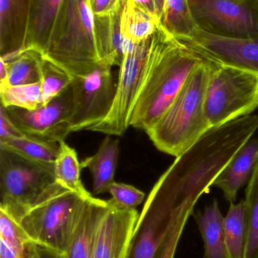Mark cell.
<instances>
[{
  "label": "cell",
  "instance_id": "cell-12",
  "mask_svg": "<svg viewBox=\"0 0 258 258\" xmlns=\"http://www.w3.org/2000/svg\"><path fill=\"white\" fill-rule=\"evenodd\" d=\"M2 107L11 122L26 136L59 143L65 141L71 133L69 120L73 107L71 85L48 104L34 110Z\"/></svg>",
  "mask_w": 258,
  "mask_h": 258
},
{
  "label": "cell",
  "instance_id": "cell-19",
  "mask_svg": "<svg viewBox=\"0 0 258 258\" xmlns=\"http://www.w3.org/2000/svg\"><path fill=\"white\" fill-rule=\"evenodd\" d=\"M65 0H31L25 49L43 55L56 17Z\"/></svg>",
  "mask_w": 258,
  "mask_h": 258
},
{
  "label": "cell",
  "instance_id": "cell-35",
  "mask_svg": "<svg viewBox=\"0 0 258 258\" xmlns=\"http://www.w3.org/2000/svg\"><path fill=\"white\" fill-rule=\"evenodd\" d=\"M22 133L11 122L3 107H0V141H6L11 138L22 136Z\"/></svg>",
  "mask_w": 258,
  "mask_h": 258
},
{
  "label": "cell",
  "instance_id": "cell-11",
  "mask_svg": "<svg viewBox=\"0 0 258 258\" xmlns=\"http://www.w3.org/2000/svg\"><path fill=\"white\" fill-rule=\"evenodd\" d=\"M203 60L258 76V37H233L197 27L187 37L177 39Z\"/></svg>",
  "mask_w": 258,
  "mask_h": 258
},
{
  "label": "cell",
  "instance_id": "cell-26",
  "mask_svg": "<svg viewBox=\"0 0 258 258\" xmlns=\"http://www.w3.org/2000/svg\"><path fill=\"white\" fill-rule=\"evenodd\" d=\"M161 24L176 39L190 36L198 27L189 0H165Z\"/></svg>",
  "mask_w": 258,
  "mask_h": 258
},
{
  "label": "cell",
  "instance_id": "cell-25",
  "mask_svg": "<svg viewBox=\"0 0 258 258\" xmlns=\"http://www.w3.org/2000/svg\"><path fill=\"white\" fill-rule=\"evenodd\" d=\"M160 25V21L154 17L124 0L121 28L124 36L133 43H139L148 39Z\"/></svg>",
  "mask_w": 258,
  "mask_h": 258
},
{
  "label": "cell",
  "instance_id": "cell-18",
  "mask_svg": "<svg viewBox=\"0 0 258 258\" xmlns=\"http://www.w3.org/2000/svg\"><path fill=\"white\" fill-rule=\"evenodd\" d=\"M120 141L106 137L95 155L81 162V168H88L92 176V188L95 194L109 192L115 182V175L119 157Z\"/></svg>",
  "mask_w": 258,
  "mask_h": 258
},
{
  "label": "cell",
  "instance_id": "cell-15",
  "mask_svg": "<svg viewBox=\"0 0 258 258\" xmlns=\"http://www.w3.org/2000/svg\"><path fill=\"white\" fill-rule=\"evenodd\" d=\"M124 3L110 15L94 16L95 42L102 65L121 67L126 54L134 45L124 36L121 28Z\"/></svg>",
  "mask_w": 258,
  "mask_h": 258
},
{
  "label": "cell",
  "instance_id": "cell-27",
  "mask_svg": "<svg viewBox=\"0 0 258 258\" xmlns=\"http://www.w3.org/2000/svg\"><path fill=\"white\" fill-rule=\"evenodd\" d=\"M247 239L244 258H258V162L245 190Z\"/></svg>",
  "mask_w": 258,
  "mask_h": 258
},
{
  "label": "cell",
  "instance_id": "cell-7",
  "mask_svg": "<svg viewBox=\"0 0 258 258\" xmlns=\"http://www.w3.org/2000/svg\"><path fill=\"white\" fill-rule=\"evenodd\" d=\"M56 182L54 170L0 147V209L17 222Z\"/></svg>",
  "mask_w": 258,
  "mask_h": 258
},
{
  "label": "cell",
  "instance_id": "cell-33",
  "mask_svg": "<svg viewBox=\"0 0 258 258\" xmlns=\"http://www.w3.org/2000/svg\"><path fill=\"white\" fill-rule=\"evenodd\" d=\"M124 2V0H87L93 16L110 15L118 10Z\"/></svg>",
  "mask_w": 258,
  "mask_h": 258
},
{
  "label": "cell",
  "instance_id": "cell-34",
  "mask_svg": "<svg viewBox=\"0 0 258 258\" xmlns=\"http://www.w3.org/2000/svg\"><path fill=\"white\" fill-rule=\"evenodd\" d=\"M128 3L149 14L158 21H162L165 10V0H127Z\"/></svg>",
  "mask_w": 258,
  "mask_h": 258
},
{
  "label": "cell",
  "instance_id": "cell-13",
  "mask_svg": "<svg viewBox=\"0 0 258 258\" xmlns=\"http://www.w3.org/2000/svg\"><path fill=\"white\" fill-rule=\"evenodd\" d=\"M139 214L121 209L108 200L95 239L92 258H127Z\"/></svg>",
  "mask_w": 258,
  "mask_h": 258
},
{
  "label": "cell",
  "instance_id": "cell-10",
  "mask_svg": "<svg viewBox=\"0 0 258 258\" xmlns=\"http://www.w3.org/2000/svg\"><path fill=\"white\" fill-rule=\"evenodd\" d=\"M198 28L233 37H258V0H189Z\"/></svg>",
  "mask_w": 258,
  "mask_h": 258
},
{
  "label": "cell",
  "instance_id": "cell-17",
  "mask_svg": "<svg viewBox=\"0 0 258 258\" xmlns=\"http://www.w3.org/2000/svg\"><path fill=\"white\" fill-rule=\"evenodd\" d=\"M108 207V200L92 197L85 205L65 256L67 258H92L97 233Z\"/></svg>",
  "mask_w": 258,
  "mask_h": 258
},
{
  "label": "cell",
  "instance_id": "cell-31",
  "mask_svg": "<svg viewBox=\"0 0 258 258\" xmlns=\"http://www.w3.org/2000/svg\"><path fill=\"white\" fill-rule=\"evenodd\" d=\"M117 206L127 210H134L143 202L145 194L126 183L114 182L109 190Z\"/></svg>",
  "mask_w": 258,
  "mask_h": 258
},
{
  "label": "cell",
  "instance_id": "cell-24",
  "mask_svg": "<svg viewBox=\"0 0 258 258\" xmlns=\"http://www.w3.org/2000/svg\"><path fill=\"white\" fill-rule=\"evenodd\" d=\"M0 147L12 150L53 170L59 151V143L42 141L26 135L0 141Z\"/></svg>",
  "mask_w": 258,
  "mask_h": 258
},
{
  "label": "cell",
  "instance_id": "cell-2",
  "mask_svg": "<svg viewBox=\"0 0 258 258\" xmlns=\"http://www.w3.org/2000/svg\"><path fill=\"white\" fill-rule=\"evenodd\" d=\"M212 63L203 60L147 135L156 148L177 157L212 127L205 114V98Z\"/></svg>",
  "mask_w": 258,
  "mask_h": 258
},
{
  "label": "cell",
  "instance_id": "cell-22",
  "mask_svg": "<svg viewBox=\"0 0 258 258\" xmlns=\"http://www.w3.org/2000/svg\"><path fill=\"white\" fill-rule=\"evenodd\" d=\"M4 60L7 63L8 77L0 86H23L41 81L43 56L36 50L25 49Z\"/></svg>",
  "mask_w": 258,
  "mask_h": 258
},
{
  "label": "cell",
  "instance_id": "cell-1",
  "mask_svg": "<svg viewBox=\"0 0 258 258\" xmlns=\"http://www.w3.org/2000/svg\"><path fill=\"white\" fill-rule=\"evenodd\" d=\"M203 60L168 33L135 102L130 126L148 132L165 113L189 76Z\"/></svg>",
  "mask_w": 258,
  "mask_h": 258
},
{
  "label": "cell",
  "instance_id": "cell-5",
  "mask_svg": "<svg viewBox=\"0 0 258 258\" xmlns=\"http://www.w3.org/2000/svg\"><path fill=\"white\" fill-rule=\"evenodd\" d=\"M87 200L56 181L18 224L35 244L65 254Z\"/></svg>",
  "mask_w": 258,
  "mask_h": 258
},
{
  "label": "cell",
  "instance_id": "cell-6",
  "mask_svg": "<svg viewBox=\"0 0 258 258\" xmlns=\"http://www.w3.org/2000/svg\"><path fill=\"white\" fill-rule=\"evenodd\" d=\"M168 32L162 27L150 37L134 44L120 67L112 108L104 120L89 129L105 135L122 136L130 126L135 102L142 90L153 60Z\"/></svg>",
  "mask_w": 258,
  "mask_h": 258
},
{
  "label": "cell",
  "instance_id": "cell-8",
  "mask_svg": "<svg viewBox=\"0 0 258 258\" xmlns=\"http://www.w3.org/2000/svg\"><path fill=\"white\" fill-rule=\"evenodd\" d=\"M257 107L258 76L212 63L205 98L212 128L249 116Z\"/></svg>",
  "mask_w": 258,
  "mask_h": 258
},
{
  "label": "cell",
  "instance_id": "cell-28",
  "mask_svg": "<svg viewBox=\"0 0 258 258\" xmlns=\"http://www.w3.org/2000/svg\"><path fill=\"white\" fill-rule=\"evenodd\" d=\"M1 105L34 110L42 106V86L40 82L33 84L15 86H0Z\"/></svg>",
  "mask_w": 258,
  "mask_h": 258
},
{
  "label": "cell",
  "instance_id": "cell-9",
  "mask_svg": "<svg viewBox=\"0 0 258 258\" xmlns=\"http://www.w3.org/2000/svg\"><path fill=\"white\" fill-rule=\"evenodd\" d=\"M112 68L101 65L86 77L73 79V107L69 120L71 133L89 130L109 114L117 86Z\"/></svg>",
  "mask_w": 258,
  "mask_h": 258
},
{
  "label": "cell",
  "instance_id": "cell-21",
  "mask_svg": "<svg viewBox=\"0 0 258 258\" xmlns=\"http://www.w3.org/2000/svg\"><path fill=\"white\" fill-rule=\"evenodd\" d=\"M59 151L55 162L54 174L56 181L84 200L92 196L86 190L81 180V162L77 152L65 141L59 142Z\"/></svg>",
  "mask_w": 258,
  "mask_h": 258
},
{
  "label": "cell",
  "instance_id": "cell-32",
  "mask_svg": "<svg viewBox=\"0 0 258 258\" xmlns=\"http://www.w3.org/2000/svg\"><path fill=\"white\" fill-rule=\"evenodd\" d=\"M190 214L183 215L173 226L154 258H174L180 238Z\"/></svg>",
  "mask_w": 258,
  "mask_h": 258
},
{
  "label": "cell",
  "instance_id": "cell-23",
  "mask_svg": "<svg viewBox=\"0 0 258 258\" xmlns=\"http://www.w3.org/2000/svg\"><path fill=\"white\" fill-rule=\"evenodd\" d=\"M224 234L227 258H244L247 239L245 200L230 203L224 218Z\"/></svg>",
  "mask_w": 258,
  "mask_h": 258
},
{
  "label": "cell",
  "instance_id": "cell-3",
  "mask_svg": "<svg viewBox=\"0 0 258 258\" xmlns=\"http://www.w3.org/2000/svg\"><path fill=\"white\" fill-rule=\"evenodd\" d=\"M42 56L73 79L86 77L102 65L87 0H65Z\"/></svg>",
  "mask_w": 258,
  "mask_h": 258
},
{
  "label": "cell",
  "instance_id": "cell-4",
  "mask_svg": "<svg viewBox=\"0 0 258 258\" xmlns=\"http://www.w3.org/2000/svg\"><path fill=\"white\" fill-rule=\"evenodd\" d=\"M175 177L165 172L150 192L135 227L127 258H154L170 230L183 215H192Z\"/></svg>",
  "mask_w": 258,
  "mask_h": 258
},
{
  "label": "cell",
  "instance_id": "cell-14",
  "mask_svg": "<svg viewBox=\"0 0 258 258\" xmlns=\"http://www.w3.org/2000/svg\"><path fill=\"white\" fill-rule=\"evenodd\" d=\"M31 0H0V57L11 58L24 51Z\"/></svg>",
  "mask_w": 258,
  "mask_h": 258
},
{
  "label": "cell",
  "instance_id": "cell-36",
  "mask_svg": "<svg viewBox=\"0 0 258 258\" xmlns=\"http://www.w3.org/2000/svg\"><path fill=\"white\" fill-rule=\"evenodd\" d=\"M27 258H67L65 254L41 246L33 242L28 251Z\"/></svg>",
  "mask_w": 258,
  "mask_h": 258
},
{
  "label": "cell",
  "instance_id": "cell-16",
  "mask_svg": "<svg viewBox=\"0 0 258 258\" xmlns=\"http://www.w3.org/2000/svg\"><path fill=\"white\" fill-rule=\"evenodd\" d=\"M258 162V138H251L233 156L213 186L222 190L227 201L236 202L239 189L249 180Z\"/></svg>",
  "mask_w": 258,
  "mask_h": 258
},
{
  "label": "cell",
  "instance_id": "cell-30",
  "mask_svg": "<svg viewBox=\"0 0 258 258\" xmlns=\"http://www.w3.org/2000/svg\"><path fill=\"white\" fill-rule=\"evenodd\" d=\"M0 240L6 242L19 258H27L33 243L20 224L0 209Z\"/></svg>",
  "mask_w": 258,
  "mask_h": 258
},
{
  "label": "cell",
  "instance_id": "cell-29",
  "mask_svg": "<svg viewBox=\"0 0 258 258\" xmlns=\"http://www.w3.org/2000/svg\"><path fill=\"white\" fill-rule=\"evenodd\" d=\"M72 81V77L65 71L43 57L40 81L42 105L48 104L53 98L59 96L71 86Z\"/></svg>",
  "mask_w": 258,
  "mask_h": 258
},
{
  "label": "cell",
  "instance_id": "cell-20",
  "mask_svg": "<svg viewBox=\"0 0 258 258\" xmlns=\"http://www.w3.org/2000/svg\"><path fill=\"white\" fill-rule=\"evenodd\" d=\"M224 218L216 200L195 217L204 242V258H227Z\"/></svg>",
  "mask_w": 258,
  "mask_h": 258
},
{
  "label": "cell",
  "instance_id": "cell-37",
  "mask_svg": "<svg viewBox=\"0 0 258 258\" xmlns=\"http://www.w3.org/2000/svg\"><path fill=\"white\" fill-rule=\"evenodd\" d=\"M8 66L6 60L0 57V85L4 84L7 80Z\"/></svg>",
  "mask_w": 258,
  "mask_h": 258
}]
</instances>
